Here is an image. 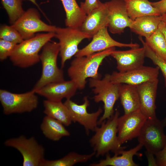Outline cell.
Listing matches in <instances>:
<instances>
[{
	"instance_id": "6da1fadb",
	"label": "cell",
	"mask_w": 166,
	"mask_h": 166,
	"mask_svg": "<svg viewBox=\"0 0 166 166\" xmlns=\"http://www.w3.org/2000/svg\"><path fill=\"white\" fill-rule=\"evenodd\" d=\"M115 50V47H112L88 55L76 57L71 61L67 73L78 89L85 88L88 78L101 79V75L98 72L99 67L104 59Z\"/></svg>"
},
{
	"instance_id": "ba28073f",
	"label": "cell",
	"mask_w": 166,
	"mask_h": 166,
	"mask_svg": "<svg viewBox=\"0 0 166 166\" xmlns=\"http://www.w3.org/2000/svg\"><path fill=\"white\" fill-rule=\"evenodd\" d=\"M55 37L59 40V55L61 65L63 68L66 61L78 52L79 44L84 39L92 37L78 28L66 27H57Z\"/></svg>"
},
{
	"instance_id": "2e32d148",
	"label": "cell",
	"mask_w": 166,
	"mask_h": 166,
	"mask_svg": "<svg viewBox=\"0 0 166 166\" xmlns=\"http://www.w3.org/2000/svg\"><path fill=\"white\" fill-rule=\"evenodd\" d=\"M158 78L136 85L139 98L140 109L148 119L157 118L156 101L158 89Z\"/></svg>"
},
{
	"instance_id": "d590c367",
	"label": "cell",
	"mask_w": 166,
	"mask_h": 166,
	"mask_svg": "<svg viewBox=\"0 0 166 166\" xmlns=\"http://www.w3.org/2000/svg\"><path fill=\"white\" fill-rule=\"evenodd\" d=\"M159 29L164 35L166 43V24L161 21L159 26Z\"/></svg>"
},
{
	"instance_id": "d4e9b609",
	"label": "cell",
	"mask_w": 166,
	"mask_h": 166,
	"mask_svg": "<svg viewBox=\"0 0 166 166\" xmlns=\"http://www.w3.org/2000/svg\"><path fill=\"white\" fill-rule=\"evenodd\" d=\"M65 125L58 121L45 116L40 125V128L44 136L53 141H58L62 138L70 136V132Z\"/></svg>"
},
{
	"instance_id": "30bf717a",
	"label": "cell",
	"mask_w": 166,
	"mask_h": 166,
	"mask_svg": "<svg viewBox=\"0 0 166 166\" xmlns=\"http://www.w3.org/2000/svg\"><path fill=\"white\" fill-rule=\"evenodd\" d=\"M11 25L19 32L23 40L34 37L38 32H55L57 27L43 22L41 19L39 12L34 8L25 11Z\"/></svg>"
},
{
	"instance_id": "836d02e7",
	"label": "cell",
	"mask_w": 166,
	"mask_h": 166,
	"mask_svg": "<svg viewBox=\"0 0 166 166\" xmlns=\"http://www.w3.org/2000/svg\"><path fill=\"white\" fill-rule=\"evenodd\" d=\"M155 155L156 166H166V143L163 149Z\"/></svg>"
},
{
	"instance_id": "3957f363",
	"label": "cell",
	"mask_w": 166,
	"mask_h": 166,
	"mask_svg": "<svg viewBox=\"0 0 166 166\" xmlns=\"http://www.w3.org/2000/svg\"><path fill=\"white\" fill-rule=\"evenodd\" d=\"M54 32L37 33L33 37L18 44L10 59L15 66L28 68L40 61L39 52L44 46L55 37Z\"/></svg>"
},
{
	"instance_id": "5b68a950",
	"label": "cell",
	"mask_w": 166,
	"mask_h": 166,
	"mask_svg": "<svg viewBox=\"0 0 166 166\" xmlns=\"http://www.w3.org/2000/svg\"><path fill=\"white\" fill-rule=\"evenodd\" d=\"M109 74H106L103 78L89 79V85L93 88L96 94L93 97L94 101L103 102L104 112L98 121L100 124L104 121L111 117L114 114L113 108L116 101L119 98L120 84H115L110 80Z\"/></svg>"
},
{
	"instance_id": "277c9868",
	"label": "cell",
	"mask_w": 166,
	"mask_h": 166,
	"mask_svg": "<svg viewBox=\"0 0 166 166\" xmlns=\"http://www.w3.org/2000/svg\"><path fill=\"white\" fill-rule=\"evenodd\" d=\"M59 51V43L51 41L47 42L42 48L40 54L42 73L32 89L35 92L49 83L64 80L63 71L57 65V58Z\"/></svg>"
},
{
	"instance_id": "4dcf8cb0",
	"label": "cell",
	"mask_w": 166,
	"mask_h": 166,
	"mask_svg": "<svg viewBox=\"0 0 166 166\" xmlns=\"http://www.w3.org/2000/svg\"><path fill=\"white\" fill-rule=\"evenodd\" d=\"M0 39L17 44L24 40L19 32L11 25H2L0 26Z\"/></svg>"
},
{
	"instance_id": "44dd1931",
	"label": "cell",
	"mask_w": 166,
	"mask_h": 166,
	"mask_svg": "<svg viewBox=\"0 0 166 166\" xmlns=\"http://www.w3.org/2000/svg\"><path fill=\"white\" fill-rule=\"evenodd\" d=\"M119 98L124 114L140 109L139 98L136 85L120 84Z\"/></svg>"
},
{
	"instance_id": "f546056e",
	"label": "cell",
	"mask_w": 166,
	"mask_h": 166,
	"mask_svg": "<svg viewBox=\"0 0 166 166\" xmlns=\"http://www.w3.org/2000/svg\"><path fill=\"white\" fill-rule=\"evenodd\" d=\"M145 50L146 57L150 59L161 71L164 78L166 88V61L157 55L148 45L141 36L139 38Z\"/></svg>"
},
{
	"instance_id": "ffe728a7",
	"label": "cell",
	"mask_w": 166,
	"mask_h": 166,
	"mask_svg": "<svg viewBox=\"0 0 166 166\" xmlns=\"http://www.w3.org/2000/svg\"><path fill=\"white\" fill-rule=\"evenodd\" d=\"M143 145L139 143L135 147L128 150H122L118 154H114L111 156L109 153L106 154L105 159L100 160L98 163L90 164V166H137L133 160V157L138 155V152Z\"/></svg>"
},
{
	"instance_id": "8992f818",
	"label": "cell",
	"mask_w": 166,
	"mask_h": 166,
	"mask_svg": "<svg viewBox=\"0 0 166 166\" xmlns=\"http://www.w3.org/2000/svg\"><path fill=\"white\" fill-rule=\"evenodd\" d=\"M32 89L21 93L0 90V101L3 113L6 115L13 113H30L37 107L38 98Z\"/></svg>"
},
{
	"instance_id": "e0dca14e",
	"label": "cell",
	"mask_w": 166,
	"mask_h": 166,
	"mask_svg": "<svg viewBox=\"0 0 166 166\" xmlns=\"http://www.w3.org/2000/svg\"><path fill=\"white\" fill-rule=\"evenodd\" d=\"M117 62L118 71L124 72L144 65L146 57L145 48L136 47L126 50H114L110 55Z\"/></svg>"
},
{
	"instance_id": "5bb4252c",
	"label": "cell",
	"mask_w": 166,
	"mask_h": 166,
	"mask_svg": "<svg viewBox=\"0 0 166 166\" xmlns=\"http://www.w3.org/2000/svg\"><path fill=\"white\" fill-rule=\"evenodd\" d=\"M107 28L104 27L94 34L90 42L84 47L79 49L75 57L86 56L115 47L131 48L140 47L139 45L137 43H124L115 40L109 34Z\"/></svg>"
},
{
	"instance_id": "7402d4cb",
	"label": "cell",
	"mask_w": 166,
	"mask_h": 166,
	"mask_svg": "<svg viewBox=\"0 0 166 166\" xmlns=\"http://www.w3.org/2000/svg\"><path fill=\"white\" fill-rule=\"evenodd\" d=\"M161 21L159 16L148 15L136 18L130 29L140 36L147 38L159 29Z\"/></svg>"
},
{
	"instance_id": "f35d334b",
	"label": "cell",
	"mask_w": 166,
	"mask_h": 166,
	"mask_svg": "<svg viewBox=\"0 0 166 166\" xmlns=\"http://www.w3.org/2000/svg\"><path fill=\"white\" fill-rule=\"evenodd\" d=\"M161 121L164 126L165 127L166 126V116Z\"/></svg>"
},
{
	"instance_id": "8d00e7d4",
	"label": "cell",
	"mask_w": 166,
	"mask_h": 166,
	"mask_svg": "<svg viewBox=\"0 0 166 166\" xmlns=\"http://www.w3.org/2000/svg\"><path fill=\"white\" fill-rule=\"evenodd\" d=\"M24 0L29 1L31 2L33 4L35 5L38 7V9L42 13V14H43V15H44L45 17L46 18V19H47L48 20V19L47 18V17L45 16V14L43 12V11H42V10L38 4L37 3L36 0Z\"/></svg>"
},
{
	"instance_id": "cb8c5ba5",
	"label": "cell",
	"mask_w": 166,
	"mask_h": 166,
	"mask_svg": "<svg viewBox=\"0 0 166 166\" xmlns=\"http://www.w3.org/2000/svg\"><path fill=\"white\" fill-rule=\"evenodd\" d=\"M44 113L46 116L53 118L66 126L72 122L68 110L61 101H53L47 99L43 101Z\"/></svg>"
},
{
	"instance_id": "9c48e42d",
	"label": "cell",
	"mask_w": 166,
	"mask_h": 166,
	"mask_svg": "<svg viewBox=\"0 0 166 166\" xmlns=\"http://www.w3.org/2000/svg\"><path fill=\"white\" fill-rule=\"evenodd\" d=\"M161 121L157 118L147 119L138 136L139 143L146 149L148 153L156 155L164 147L166 143L165 134Z\"/></svg>"
},
{
	"instance_id": "d6986e66",
	"label": "cell",
	"mask_w": 166,
	"mask_h": 166,
	"mask_svg": "<svg viewBox=\"0 0 166 166\" xmlns=\"http://www.w3.org/2000/svg\"><path fill=\"white\" fill-rule=\"evenodd\" d=\"M109 22V13L106 4L100 1L98 6L87 15L78 28L92 38L101 28L108 27Z\"/></svg>"
},
{
	"instance_id": "83f0119b",
	"label": "cell",
	"mask_w": 166,
	"mask_h": 166,
	"mask_svg": "<svg viewBox=\"0 0 166 166\" xmlns=\"http://www.w3.org/2000/svg\"><path fill=\"white\" fill-rule=\"evenodd\" d=\"M146 43L159 57L166 61V43L163 33L159 29L145 39Z\"/></svg>"
},
{
	"instance_id": "f1b7e54d",
	"label": "cell",
	"mask_w": 166,
	"mask_h": 166,
	"mask_svg": "<svg viewBox=\"0 0 166 166\" xmlns=\"http://www.w3.org/2000/svg\"><path fill=\"white\" fill-rule=\"evenodd\" d=\"M24 0H1V3L6 11L10 23L13 24L23 14L25 11L22 8Z\"/></svg>"
},
{
	"instance_id": "e575fe53",
	"label": "cell",
	"mask_w": 166,
	"mask_h": 166,
	"mask_svg": "<svg viewBox=\"0 0 166 166\" xmlns=\"http://www.w3.org/2000/svg\"><path fill=\"white\" fill-rule=\"evenodd\" d=\"M151 3L152 6L156 9L161 14L166 12V0L151 2Z\"/></svg>"
},
{
	"instance_id": "7c38bea8",
	"label": "cell",
	"mask_w": 166,
	"mask_h": 166,
	"mask_svg": "<svg viewBox=\"0 0 166 166\" xmlns=\"http://www.w3.org/2000/svg\"><path fill=\"white\" fill-rule=\"evenodd\" d=\"M147 119L140 109L119 117L117 136L121 144L137 137Z\"/></svg>"
},
{
	"instance_id": "8fae6325",
	"label": "cell",
	"mask_w": 166,
	"mask_h": 166,
	"mask_svg": "<svg viewBox=\"0 0 166 166\" xmlns=\"http://www.w3.org/2000/svg\"><path fill=\"white\" fill-rule=\"evenodd\" d=\"M69 111L72 122H77L84 127L86 133L94 131L98 125V119L102 112L101 108L96 112L89 113L87 108L89 102L87 97L84 98V102L78 105L71 99H67L64 103Z\"/></svg>"
},
{
	"instance_id": "4fadbf2b",
	"label": "cell",
	"mask_w": 166,
	"mask_h": 166,
	"mask_svg": "<svg viewBox=\"0 0 166 166\" xmlns=\"http://www.w3.org/2000/svg\"><path fill=\"white\" fill-rule=\"evenodd\" d=\"M159 70L157 66L143 65L124 72L113 71L110 74L109 77L110 81L115 84L137 85L158 78Z\"/></svg>"
},
{
	"instance_id": "74e56055",
	"label": "cell",
	"mask_w": 166,
	"mask_h": 166,
	"mask_svg": "<svg viewBox=\"0 0 166 166\" xmlns=\"http://www.w3.org/2000/svg\"><path fill=\"white\" fill-rule=\"evenodd\" d=\"M159 18L161 22L166 24V12L159 16Z\"/></svg>"
},
{
	"instance_id": "484cf974",
	"label": "cell",
	"mask_w": 166,
	"mask_h": 166,
	"mask_svg": "<svg viewBox=\"0 0 166 166\" xmlns=\"http://www.w3.org/2000/svg\"><path fill=\"white\" fill-rule=\"evenodd\" d=\"M63 6L66 27L79 28L87 15L77 4L76 0H60Z\"/></svg>"
},
{
	"instance_id": "4316f807",
	"label": "cell",
	"mask_w": 166,
	"mask_h": 166,
	"mask_svg": "<svg viewBox=\"0 0 166 166\" xmlns=\"http://www.w3.org/2000/svg\"><path fill=\"white\" fill-rule=\"evenodd\" d=\"M95 153L93 152L89 154H82L72 152L60 159L55 160L45 159L40 166H72L78 163H85L90 160Z\"/></svg>"
},
{
	"instance_id": "1f68e13d",
	"label": "cell",
	"mask_w": 166,
	"mask_h": 166,
	"mask_svg": "<svg viewBox=\"0 0 166 166\" xmlns=\"http://www.w3.org/2000/svg\"><path fill=\"white\" fill-rule=\"evenodd\" d=\"M18 44L0 39V60L4 61L10 57Z\"/></svg>"
},
{
	"instance_id": "52a82bcc",
	"label": "cell",
	"mask_w": 166,
	"mask_h": 166,
	"mask_svg": "<svg viewBox=\"0 0 166 166\" xmlns=\"http://www.w3.org/2000/svg\"><path fill=\"white\" fill-rule=\"evenodd\" d=\"M5 145L14 148L21 154L23 166H40L45 159V149L33 136L29 138L24 135L8 139Z\"/></svg>"
},
{
	"instance_id": "603a6c76",
	"label": "cell",
	"mask_w": 166,
	"mask_h": 166,
	"mask_svg": "<svg viewBox=\"0 0 166 166\" xmlns=\"http://www.w3.org/2000/svg\"><path fill=\"white\" fill-rule=\"evenodd\" d=\"M130 18H136L148 15L160 16L159 11L152 6L149 0H124Z\"/></svg>"
},
{
	"instance_id": "9a60e30c",
	"label": "cell",
	"mask_w": 166,
	"mask_h": 166,
	"mask_svg": "<svg viewBox=\"0 0 166 166\" xmlns=\"http://www.w3.org/2000/svg\"><path fill=\"white\" fill-rule=\"evenodd\" d=\"M105 3L109 13V31L121 34L126 27L130 29L133 21L128 16L124 0H111Z\"/></svg>"
},
{
	"instance_id": "d6a6232c",
	"label": "cell",
	"mask_w": 166,
	"mask_h": 166,
	"mask_svg": "<svg viewBox=\"0 0 166 166\" xmlns=\"http://www.w3.org/2000/svg\"><path fill=\"white\" fill-rule=\"evenodd\" d=\"M99 0H85L81 2L80 7L84 12L87 15L99 5Z\"/></svg>"
},
{
	"instance_id": "ac0fdd59",
	"label": "cell",
	"mask_w": 166,
	"mask_h": 166,
	"mask_svg": "<svg viewBox=\"0 0 166 166\" xmlns=\"http://www.w3.org/2000/svg\"><path fill=\"white\" fill-rule=\"evenodd\" d=\"M77 87L72 80H63L49 83L35 91L36 93L53 101H61L64 98L71 99Z\"/></svg>"
},
{
	"instance_id": "7a4b0ae2",
	"label": "cell",
	"mask_w": 166,
	"mask_h": 166,
	"mask_svg": "<svg viewBox=\"0 0 166 166\" xmlns=\"http://www.w3.org/2000/svg\"><path fill=\"white\" fill-rule=\"evenodd\" d=\"M119 113L117 110L110 118L102 122L100 127H97L95 134L89 140L95 156L98 157L111 152L118 154L124 150L117 136V121Z\"/></svg>"
}]
</instances>
